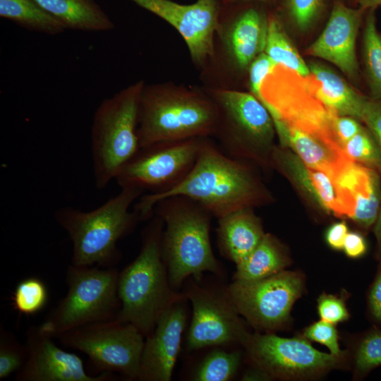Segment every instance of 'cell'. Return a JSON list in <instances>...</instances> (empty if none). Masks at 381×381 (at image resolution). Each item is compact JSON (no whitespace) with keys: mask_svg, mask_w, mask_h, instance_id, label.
Listing matches in <instances>:
<instances>
[{"mask_svg":"<svg viewBox=\"0 0 381 381\" xmlns=\"http://www.w3.org/2000/svg\"><path fill=\"white\" fill-rule=\"evenodd\" d=\"M265 53L277 66H282L306 77L310 74L308 65L291 41L279 18L268 16V30Z\"/></svg>","mask_w":381,"mask_h":381,"instance_id":"83f0119b","label":"cell"},{"mask_svg":"<svg viewBox=\"0 0 381 381\" xmlns=\"http://www.w3.org/2000/svg\"><path fill=\"white\" fill-rule=\"evenodd\" d=\"M289 257L282 243L270 234H266L256 248L236 265L234 280L251 282L265 279L283 270Z\"/></svg>","mask_w":381,"mask_h":381,"instance_id":"484cf974","label":"cell"},{"mask_svg":"<svg viewBox=\"0 0 381 381\" xmlns=\"http://www.w3.org/2000/svg\"><path fill=\"white\" fill-rule=\"evenodd\" d=\"M163 228L162 219L154 214L143 231L138 255L119 274L121 308L116 319L133 325L145 337L162 313L184 296L174 291L169 282L161 250Z\"/></svg>","mask_w":381,"mask_h":381,"instance_id":"3957f363","label":"cell"},{"mask_svg":"<svg viewBox=\"0 0 381 381\" xmlns=\"http://www.w3.org/2000/svg\"><path fill=\"white\" fill-rule=\"evenodd\" d=\"M358 5L359 8L365 11L375 9L381 6V0H358Z\"/></svg>","mask_w":381,"mask_h":381,"instance_id":"bcb514c9","label":"cell"},{"mask_svg":"<svg viewBox=\"0 0 381 381\" xmlns=\"http://www.w3.org/2000/svg\"><path fill=\"white\" fill-rule=\"evenodd\" d=\"M131 1L174 27L183 37L195 64L205 65L214 59L220 22L219 0H197L191 4L171 0Z\"/></svg>","mask_w":381,"mask_h":381,"instance_id":"9a60e30c","label":"cell"},{"mask_svg":"<svg viewBox=\"0 0 381 381\" xmlns=\"http://www.w3.org/2000/svg\"><path fill=\"white\" fill-rule=\"evenodd\" d=\"M186 299L184 295L172 303L145 337L138 380H171L186 322Z\"/></svg>","mask_w":381,"mask_h":381,"instance_id":"ac0fdd59","label":"cell"},{"mask_svg":"<svg viewBox=\"0 0 381 381\" xmlns=\"http://www.w3.org/2000/svg\"><path fill=\"white\" fill-rule=\"evenodd\" d=\"M379 366H381V328L373 325L356 341L353 353L354 375L357 378L363 377Z\"/></svg>","mask_w":381,"mask_h":381,"instance_id":"4dcf8cb0","label":"cell"},{"mask_svg":"<svg viewBox=\"0 0 381 381\" xmlns=\"http://www.w3.org/2000/svg\"><path fill=\"white\" fill-rule=\"evenodd\" d=\"M66 29L109 31L114 24L93 0H35Z\"/></svg>","mask_w":381,"mask_h":381,"instance_id":"d4e9b609","label":"cell"},{"mask_svg":"<svg viewBox=\"0 0 381 381\" xmlns=\"http://www.w3.org/2000/svg\"><path fill=\"white\" fill-rule=\"evenodd\" d=\"M184 295L193 308L187 337L189 351L236 343L242 345L249 332L224 291L218 293L192 283Z\"/></svg>","mask_w":381,"mask_h":381,"instance_id":"5bb4252c","label":"cell"},{"mask_svg":"<svg viewBox=\"0 0 381 381\" xmlns=\"http://www.w3.org/2000/svg\"><path fill=\"white\" fill-rule=\"evenodd\" d=\"M205 138L164 141L140 147L114 180L121 188H132L149 193L165 192L192 170Z\"/></svg>","mask_w":381,"mask_h":381,"instance_id":"7c38bea8","label":"cell"},{"mask_svg":"<svg viewBox=\"0 0 381 381\" xmlns=\"http://www.w3.org/2000/svg\"><path fill=\"white\" fill-rule=\"evenodd\" d=\"M119 274L114 267L69 265L66 295L47 315L42 329L56 338L88 324L115 319L121 308Z\"/></svg>","mask_w":381,"mask_h":381,"instance_id":"ba28073f","label":"cell"},{"mask_svg":"<svg viewBox=\"0 0 381 381\" xmlns=\"http://www.w3.org/2000/svg\"><path fill=\"white\" fill-rule=\"evenodd\" d=\"M175 195L196 201L217 219L272 198L252 164L225 155L210 137L204 139L193 168L183 181L165 192L141 195L133 210L141 219L149 218L156 203Z\"/></svg>","mask_w":381,"mask_h":381,"instance_id":"6da1fadb","label":"cell"},{"mask_svg":"<svg viewBox=\"0 0 381 381\" xmlns=\"http://www.w3.org/2000/svg\"><path fill=\"white\" fill-rule=\"evenodd\" d=\"M242 346L253 366L282 380L315 377L343 367L347 358L346 351L338 356L320 351L302 336L286 338L270 332L249 333Z\"/></svg>","mask_w":381,"mask_h":381,"instance_id":"8fae6325","label":"cell"},{"mask_svg":"<svg viewBox=\"0 0 381 381\" xmlns=\"http://www.w3.org/2000/svg\"><path fill=\"white\" fill-rule=\"evenodd\" d=\"M281 146L291 150L307 166L321 170L333 179L350 159L343 150L327 144L303 131L274 121Z\"/></svg>","mask_w":381,"mask_h":381,"instance_id":"7402d4cb","label":"cell"},{"mask_svg":"<svg viewBox=\"0 0 381 381\" xmlns=\"http://www.w3.org/2000/svg\"><path fill=\"white\" fill-rule=\"evenodd\" d=\"M145 85L138 81L102 101L91 127L95 184L106 188L140 150L138 135L140 98Z\"/></svg>","mask_w":381,"mask_h":381,"instance_id":"52a82bcc","label":"cell"},{"mask_svg":"<svg viewBox=\"0 0 381 381\" xmlns=\"http://www.w3.org/2000/svg\"><path fill=\"white\" fill-rule=\"evenodd\" d=\"M325 6V0H283V10L299 31L308 30L318 20Z\"/></svg>","mask_w":381,"mask_h":381,"instance_id":"836d02e7","label":"cell"},{"mask_svg":"<svg viewBox=\"0 0 381 381\" xmlns=\"http://www.w3.org/2000/svg\"><path fill=\"white\" fill-rule=\"evenodd\" d=\"M348 232V226L344 221L335 222L326 231L325 241L327 245L332 249L337 250H342Z\"/></svg>","mask_w":381,"mask_h":381,"instance_id":"7bdbcfd3","label":"cell"},{"mask_svg":"<svg viewBox=\"0 0 381 381\" xmlns=\"http://www.w3.org/2000/svg\"><path fill=\"white\" fill-rule=\"evenodd\" d=\"M241 358L238 351L228 352L221 349L211 351L196 370L193 380H230L237 372Z\"/></svg>","mask_w":381,"mask_h":381,"instance_id":"f546056e","label":"cell"},{"mask_svg":"<svg viewBox=\"0 0 381 381\" xmlns=\"http://www.w3.org/2000/svg\"><path fill=\"white\" fill-rule=\"evenodd\" d=\"M271 166L285 175L315 206L327 214L343 217L334 179L307 166L291 150L274 147Z\"/></svg>","mask_w":381,"mask_h":381,"instance_id":"44dd1931","label":"cell"},{"mask_svg":"<svg viewBox=\"0 0 381 381\" xmlns=\"http://www.w3.org/2000/svg\"><path fill=\"white\" fill-rule=\"evenodd\" d=\"M26 358L25 345L22 346L14 334L0 328V379L17 373Z\"/></svg>","mask_w":381,"mask_h":381,"instance_id":"e575fe53","label":"cell"},{"mask_svg":"<svg viewBox=\"0 0 381 381\" xmlns=\"http://www.w3.org/2000/svg\"><path fill=\"white\" fill-rule=\"evenodd\" d=\"M272 377L263 370L253 366V368L246 371L242 377V380H270Z\"/></svg>","mask_w":381,"mask_h":381,"instance_id":"f6af8a7d","label":"cell"},{"mask_svg":"<svg viewBox=\"0 0 381 381\" xmlns=\"http://www.w3.org/2000/svg\"><path fill=\"white\" fill-rule=\"evenodd\" d=\"M356 119L349 116H337L334 121V131L342 145L362 130L363 126Z\"/></svg>","mask_w":381,"mask_h":381,"instance_id":"60d3db41","label":"cell"},{"mask_svg":"<svg viewBox=\"0 0 381 381\" xmlns=\"http://www.w3.org/2000/svg\"><path fill=\"white\" fill-rule=\"evenodd\" d=\"M317 309L320 320L335 325L347 320L350 316L344 298L337 295L320 294L317 300Z\"/></svg>","mask_w":381,"mask_h":381,"instance_id":"8d00e7d4","label":"cell"},{"mask_svg":"<svg viewBox=\"0 0 381 381\" xmlns=\"http://www.w3.org/2000/svg\"><path fill=\"white\" fill-rule=\"evenodd\" d=\"M334 181L343 217L363 230L373 228L381 205L380 173L350 159Z\"/></svg>","mask_w":381,"mask_h":381,"instance_id":"ffe728a7","label":"cell"},{"mask_svg":"<svg viewBox=\"0 0 381 381\" xmlns=\"http://www.w3.org/2000/svg\"><path fill=\"white\" fill-rule=\"evenodd\" d=\"M153 214L164 223L161 250L172 287L189 277L199 281L205 272L221 274L210 243L212 215L208 210L188 197L175 195L156 203Z\"/></svg>","mask_w":381,"mask_h":381,"instance_id":"5b68a950","label":"cell"},{"mask_svg":"<svg viewBox=\"0 0 381 381\" xmlns=\"http://www.w3.org/2000/svg\"><path fill=\"white\" fill-rule=\"evenodd\" d=\"M48 300V290L39 278L29 277L16 285L13 296L14 308L21 314L33 315L40 311Z\"/></svg>","mask_w":381,"mask_h":381,"instance_id":"1f68e13d","label":"cell"},{"mask_svg":"<svg viewBox=\"0 0 381 381\" xmlns=\"http://www.w3.org/2000/svg\"><path fill=\"white\" fill-rule=\"evenodd\" d=\"M342 149L350 159L374 169L381 174V150L365 126L345 143Z\"/></svg>","mask_w":381,"mask_h":381,"instance_id":"d6a6232c","label":"cell"},{"mask_svg":"<svg viewBox=\"0 0 381 381\" xmlns=\"http://www.w3.org/2000/svg\"><path fill=\"white\" fill-rule=\"evenodd\" d=\"M65 346L86 354L102 373L138 380L145 337L133 325L112 319L88 324L56 337Z\"/></svg>","mask_w":381,"mask_h":381,"instance_id":"30bf717a","label":"cell"},{"mask_svg":"<svg viewBox=\"0 0 381 381\" xmlns=\"http://www.w3.org/2000/svg\"><path fill=\"white\" fill-rule=\"evenodd\" d=\"M308 67L310 74L306 78L318 98L339 116H351L361 122L367 97L327 66L312 62Z\"/></svg>","mask_w":381,"mask_h":381,"instance_id":"cb8c5ba5","label":"cell"},{"mask_svg":"<svg viewBox=\"0 0 381 381\" xmlns=\"http://www.w3.org/2000/svg\"><path fill=\"white\" fill-rule=\"evenodd\" d=\"M350 258L363 257L368 250V243L364 236L357 231L348 232L342 249Z\"/></svg>","mask_w":381,"mask_h":381,"instance_id":"b9f144b4","label":"cell"},{"mask_svg":"<svg viewBox=\"0 0 381 381\" xmlns=\"http://www.w3.org/2000/svg\"><path fill=\"white\" fill-rule=\"evenodd\" d=\"M217 220L219 250L236 265L256 248L265 234L262 222L252 207L238 210Z\"/></svg>","mask_w":381,"mask_h":381,"instance_id":"603a6c76","label":"cell"},{"mask_svg":"<svg viewBox=\"0 0 381 381\" xmlns=\"http://www.w3.org/2000/svg\"><path fill=\"white\" fill-rule=\"evenodd\" d=\"M53 337L40 325L30 327L26 334V358L16 373V381H112L111 373L88 375L82 359L59 347Z\"/></svg>","mask_w":381,"mask_h":381,"instance_id":"2e32d148","label":"cell"},{"mask_svg":"<svg viewBox=\"0 0 381 381\" xmlns=\"http://www.w3.org/2000/svg\"><path fill=\"white\" fill-rule=\"evenodd\" d=\"M218 109L212 138L226 155L236 159L271 166L276 133L267 107L251 92L231 88L206 90Z\"/></svg>","mask_w":381,"mask_h":381,"instance_id":"8992f818","label":"cell"},{"mask_svg":"<svg viewBox=\"0 0 381 381\" xmlns=\"http://www.w3.org/2000/svg\"><path fill=\"white\" fill-rule=\"evenodd\" d=\"M143 193L138 189L122 188L117 195L90 211L68 206L58 208L54 213L55 221L73 243L71 264L113 267L120 256L117 243L141 220L130 207Z\"/></svg>","mask_w":381,"mask_h":381,"instance_id":"277c9868","label":"cell"},{"mask_svg":"<svg viewBox=\"0 0 381 381\" xmlns=\"http://www.w3.org/2000/svg\"><path fill=\"white\" fill-rule=\"evenodd\" d=\"M361 123L371 133L381 150V100L367 97L363 107Z\"/></svg>","mask_w":381,"mask_h":381,"instance_id":"f35d334b","label":"cell"},{"mask_svg":"<svg viewBox=\"0 0 381 381\" xmlns=\"http://www.w3.org/2000/svg\"><path fill=\"white\" fill-rule=\"evenodd\" d=\"M0 16L29 30L49 35L66 30L35 0H0Z\"/></svg>","mask_w":381,"mask_h":381,"instance_id":"4316f807","label":"cell"},{"mask_svg":"<svg viewBox=\"0 0 381 381\" xmlns=\"http://www.w3.org/2000/svg\"><path fill=\"white\" fill-rule=\"evenodd\" d=\"M272 0H224L226 3H234L238 1H259V2H268Z\"/></svg>","mask_w":381,"mask_h":381,"instance_id":"7dc6e473","label":"cell"},{"mask_svg":"<svg viewBox=\"0 0 381 381\" xmlns=\"http://www.w3.org/2000/svg\"><path fill=\"white\" fill-rule=\"evenodd\" d=\"M375 10L367 11L363 35V58L371 98L381 100V35L377 28Z\"/></svg>","mask_w":381,"mask_h":381,"instance_id":"f1b7e54d","label":"cell"},{"mask_svg":"<svg viewBox=\"0 0 381 381\" xmlns=\"http://www.w3.org/2000/svg\"><path fill=\"white\" fill-rule=\"evenodd\" d=\"M366 11L334 2L322 33L307 49L308 55L325 59L339 68L353 80L359 78L356 39Z\"/></svg>","mask_w":381,"mask_h":381,"instance_id":"e0dca14e","label":"cell"},{"mask_svg":"<svg viewBox=\"0 0 381 381\" xmlns=\"http://www.w3.org/2000/svg\"><path fill=\"white\" fill-rule=\"evenodd\" d=\"M353 1H356L358 3V0H353Z\"/></svg>","mask_w":381,"mask_h":381,"instance_id":"c3c4849f","label":"cell"},{"mask_svg":"<svg viewBox=\"0 0 381 381\" xmlns=\"http://www.w3.org/2000/svg\"><path fill=\"white\" fill-rule=\"evenodd\" d=\"M274 121L303 131L342 149L334 131L337 116L315 95L306 77L276 66L265 78L258 97Z\"/></svg>","mask_w":381,"mask_h":381,"instance_id":"9c48e42d","label":"cell"},{"mask_svg":"<svg viewBox=\"0 0 381 381\" xmlns=\"http://www.w3.org/2000/svg\"><path fill=\"white\" fill-rule=\"evenodd\" d=\"M217 121V105L206 91L171 83L145 84L138 111L140 146L212 138Z\"/></svg>","mask_w":381,"mask_h":381,"instance_id":"7a4b0ae2","label":"cell"},{"mask_svg":"<svg viewBox=\"0 0 381 381\" xmlns=\"http://www.w3.org/2000/svg\"><path fill=\"white\" fill-rule=\"evenodd\" d=\"M373 231L376 240L375 257L378 262H381V205L376 221L373 226Z\"/></svg>","mask_w":381,"mask_h":381,"instance_id":"ee69618b","label":"cell"},{"mask_svg":"<svg viewBox=\"0 0 381 381\" xmlns=\"http://www.w3.org/2000/svg\"><path fill=\"white\" fill-rule=\"evenodd\" d=\"M303 289V275L284 270L260 280H234L223 291L249 324L258 330L270 332L287 322Z\"/></svg>","mask_w":381,"mask_h":381,"instance_id":"4fadbf2b","label":"cell"},{"mask_svg":"<svg viewBox=\"0 0 381 381\" xmlns=\"http://www.w3.org/2000/svg\"><path fill=\"white\" fill-rule=\"evenodd\" d=\"M268 16L257 7H249L219 22V35L222 61L228 71L248 72L250 65L266 46Z\"/></svg>","mask_w":381,"mask_h":381,"instance_id":"d6986e66","label":"cell"},{"mask_svg":"<svg viewBox=\"0 0 381 381\" xmlns=\"http://www.w3.org/2000/svg\"><path fill=\"white\" fill-rule=\"evenodd\" d=\"M367 312L373 325L381 328V262L368 291Z\"/></svg>","mask_w":381,"mask_h":381,"instance_id":"ab89813d","label":"cell"},{"mask_svg":"<svg viewBox=\"0 0 381 381\" xmlns=\"http://www.w3.org/2000/svg\"><path fill=\"white\" fill-rule=\"evenodd\" d=\"M276 66L265 52L258 56L250 65L248 70V86L250 92L257 98L265 78Z\"/></svg>","mask_w":381,"mask_h":381,"instance_id":"74e56055","label":"cell"},{"mask_svg":"<svg viewBox=\"0 0 381 381\" xmlns=\"http://www.w3.org/2000/svg\"><path fill=\"white\" fill-rule=\"evenodd\" d=\"M301 336L309 341L325 346L333 355H341L339 335L335 325L320 320L306 327Z\"/></svg>","mask_w":381,"mask_h":381,"instance_id":"d590c367","label":"cell"}]
</instances>
